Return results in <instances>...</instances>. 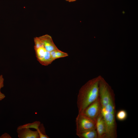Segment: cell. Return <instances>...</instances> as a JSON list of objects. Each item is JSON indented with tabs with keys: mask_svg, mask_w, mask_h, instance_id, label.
Segmentation results:
<instances>
[{
	"mask_svg": "<svg viewBox=\"0 0 138 138\" xmlns=\"http://www.w3.org/2000/svg\"><path fill=\"white\" fill-rule=\"evenodd\" d=\"M34 48L37 61L42 65L47 66L54 60L67 56L66 53L59 50L51 37L46 34L34 38Z\"/></svg>",
	"mask_w": 138,
	"mask_h": 138,
	"instance_id": "1",
	"label": "cell"
},
{
	"mask_svg": "<svg viewBox=\"0 0 138 138\" xmlns=\"http://www.w3.org/2000/svg\"><path fill=\"white\" fill-rule=\"evenodd\" d=\"M101 77L99 75L89 80L79 90L77 101L78 113L99 97V84Z\"/></svg>",
	"mask_w": 138,
	"mask_h": 138,
	"instance_id": "2",
	"label": "cell"
},
{
	"mask_svg": "<svg viewBox=\"0 0 138 138\" xmlns=\"http://www.w3.org/2000/svg\"><path fill=\"white\" fill-rule=\"evenodd\" d=\"M115 108L101 109V112L106 126V138H116L117 126L115 118Z\"/></svg>",
	"mask_w": 138,
	"mask_h": 138,
	"instance_id": "3",
	"label": "cell"
},
{
	"mask_svg": "<svg viewBox=\"0 0 138 138\" xmlns=\"http://www.w3.org/2000/svg\"><path fill=\"white\" fill-rule=\"evenodd\" d=\"M75 123L76 134L96 130V122L81 113H78L76 118Z\"/></svg>",
	"mask_w": 138,
	"mask_h": 138,
	"instance_id": "4",
	"label": "cell"
},
{
	"mask_svg": "<svg viewBox=\"0 0 138 138\" xmlns=\"http://www.w3.org/2000/svg\"><path fill=\"white\" fill-rule=\"evenodd\" d=\"M101 107L99 97L88 106L81 113L95 122L101 113Z\"/></svg>",
	"mask_w": 138,
	"mask_h": 138,
	"instance_id": "5",
	"label": "cell"
},
{
	"mask_svg": "<svg viewBox=\"0 0 138 138\" xmlns=\"http://www.w3.org/2000/svg\"><path fill=\"white\" fill-rule=\"evenodd\" d=\"M96 125L98 138H106V124L101 112L96 121Z\"/></svg>",
	"mask_w": 138,
	"mask_h": 138,
	"instance_id": "6",
	"label": "cell"
},
{
	"mask_svg": "<svg viewBox=\"0 0 138 138\" xmlns=\"http://www.w3.org/2000/svg\"><path fill=\"white\" fill-rule=\"evenodd\" d=\"M17 132L19 138H39L37 130L33 131L29 128H24L17 129Z\"/></svg>",
	"mask_w": 138,
	"mask_h": 138,
	"instance_id": "7",
	"label": "cell"
},
{
	"mask_svg": "<svg viewBox=\"0 0 138 138\" xmlns=\"http://www.w3.org/2000/svg\"><path fill=\"white\" fill-rule=\"evenodd\" d=\"M76 134L80 138H98L96 130H88Z\"/></svg>",
	"mask_w": 138,
	"mask_h": 138,
	"instance_id": "8",
	"label": "cell"
},
{
	"mask_svg": "<svg viewBox=\"0 0 138 138\" xmlns=\"http://www.w3.org/2000/svg\"><path fill=\"white\" fill-rule=\"evenodd\" d=\"M40 124L41 122L40 121H36L32 123H28L19 126L17 127V129L24 128L29 129L32 128L37 130L39 129Z\"/></svg>",
	"mask_w": 138,
	"mask_h": 138,
	"instance_id": "9",
	"label": "cell"
},
{
	"mask_svg": "<svg viewBox=\"0 0 138 138\" xmlns=\"http://www.w3.org/2000/svg\"><path fill=\"white\" fill-rule=\"evenodd\" d=\"M116 117L117 119L119 121H124L127 117V112L125 110H120L117 112Z\"/></svg>",
	"mask_w": 138,
	"mask_h": 138,
	"instance_id": "10",
	"label": "cell"
},
{
	"mask_svg": "<svg viewBox=\"0 0 138 138\" xmlns=\"http://www.w3.org/2000/svg\"><path fill=\"white\" fill-rule=\"evenodd\" d=\"M38 132L39 138H49L46 134L45 132V129L42 124L40 125L39 129L37 130Z\"/></svg>",
	"mask_w": 138,
	"mask_h": 138,
	"instance_id": "11",
	"label": "cell"
},
{
	"mask_svg": "<svg viewBox=\"0 0 138 138\" xmlns=\"http://www.w3.org/2000/svg\"><path fill=\"white\" fill-rule=\"evenodd\" d=\"M4 79L2 75H0V101L2 100L5 97V95L1 91L2 88L4 87Z\"/></svg>",
	"mask_w": 138,
	"mask_h": 138,
	"instance_id": "12",
	"label": "cell"
},
{
	"mask_svg": "<svg viewBox=\"0 0 138 138\" xmlns=\"http://www.w3.org/2000/svg\"><path fill=\"white\" fill-rule=\"evenodd\" d=\"M12 137L10 135L7 133H5L3 134L0 137L1 138H11Z\"/></svg>",
	"mask_w": 138,
	"mask_h": 138,
	"instance_id": "13",
	"label": "cell"
},
{
	"mask_svg": "<svg viewBox=\"0 0 138 138\" xmlns=\"http://www.w3.org/2000/svg\"><path fill=\"white\" fill-rule=\"evenodd\" d=\"M66 1H68L69 2H73L75 1L76 0H66Z\"/></svg>",
	"mask_w": 138,
	"mask_h": 138,
	"instance_id": "14",
	"label": "cell"
}]
</instances>
